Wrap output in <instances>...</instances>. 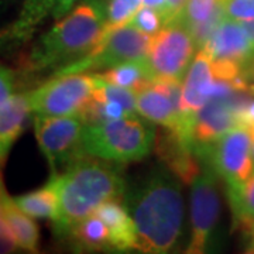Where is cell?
I'll use <instances>...</instances> for the list:
<instances>
[{"label": "cell", "mask_w": 254, "mask_h": 254, "mask_svg": "<svg viewBox=\"0 0 254 254\" xmlns=\"http://www.w3.org/2000/svg\"><path fill=\"white\" fill-rule=\"evenodd\" d=\"M0 210L6 219V222L9 223L10 229L17 240L18 247L27 250L30 253L38 252V240H40L38 227L30 219L27 213H24L18 208L14 199L9 198L6 193L1 198Z\"/></svg>", "instance_id": "ffe728a7"}, {"label": "cell", "mask_w": 254, "mask_h": 254, "mask_svg": "<svg viewBox=\"0 0 254 254\" xmlns=\"http://www.w3.org/2000/svg\"><path fill=\"white\" fill-rule=\"evenodd\" d=\"M245 73L247 75V78H249L250 75H253L254 78V57L250 60V63L245 66Z\"/></svg>", "instance_id": "d590c367"}, {"label": "cell", "mask_w": 254, "mask_h": 254, "mask_svg": "<svg viewBox=\"0 0 254 254\" xmlns=\"http://www.w3.org/2000/svg\"><path fill=\"white\" fill-rule=\"evenodd\" d=\"M165 1L167 0H144V6H150V7H154V9H158L161 11Z\"/></svg>", "instance_id": "e575fe53"}, {"label": "cell", "mask_w": 254, "mask_h": 254, "mask_svg": "<svg viewBox=\"0 0 254 254\" xmlns=\"http://www.w3.org/2000/svg\"><path fill=\"white\" fill-rule=\"evenodd\" d=\"M144 0H110L106 9V27L116 28L127 24Z\"/></svg>", "instance_id": "484cf974"}, {"label": "cell", "mask_w": 254, "mask_h": 254, "mask_svg": "<svg viewBox=\"0 0 254 254\" xmlns=\"http://www.w3.org/2000/svg\"><path fill=\"white\" fill-rule=\"evenodd\" d=\"M106 28L102 0H82L71 13L41 37L28 57L34 71L54 72L78 61L98 46Z\"/></svg>", "instance_id": "3957f363"}, {"label": "cell", "mask_w": 254, "mask_h": 254, "mask_svg": "<svg viewBox=\"0 0 254 254\" xmlns=\"http://www.w3.org/2000/svg\"><path fill=\"white\" fill-rule=\"evenodd\" d=\"M226 18L236 21L254 20V0H222Z\"/></svg>", "instance_id": "83f0119b"}, {"label": "cell", "mask_w": 254, "mask_h": 254, "mask_svg": "<svg viewBox=\"0 0 254 254\" xmlns=\"http://www.w3.org/2000/svg\"><path fill=\"white\" fill-rule=\"evenodd\" d=\"M206 161L226 182L227 188L243 185L254 173L253 141L249 128L245 126L230 128L210 148Z\"/></svg>", "instance_id": "9c48e42d"}, {"label": "cell", "mask_w": 254, "mask_h": 254, "mask_svg": "<svg viewBox=\"0 0 254 254\" xmlns=\"http://www.w3.org/2000/svg\"><path fill=\"white\" fill-rule=\"evenodd\" d=\"M229 202L233 210L235 225L242 227L254 222V173L237 188H227Z\"/></svg>", "instance_id": "603a6c76"}, {"label": "cell", "mask_w": 254, "mask_h": 254, "mask_svg": "<svg viewBox=\"0 0 254 254\" xmlns=\"http://www.w3.org/2000/svg\"><path fill=\"white\" fill-rule=\"evenodd\" d=\"M109 229L110 247L125 252L136 249V229L131 215L119 199H110L102 203L93 212Z\"/></svg>", "instance_id": "e0dca14e"}, {"label": "cell", "mask_w": 254, "mask_h": 254, "mask_svg": "<svg viewBox=\"0 0 254 254\" xmlns=\"http://www.w3.org/2000/svg\"><path fill=\"white\" fill-rule=\"evenodd\" d=\"M187 0H167L164 7L161 9V16L164 20V26L173 23L175 18L180 16L181 10L184 9Z\"/></svg>", "instance_id": "4dcf8cb0"}, {"label": "cell", "mask_w": 254, "mask_h": 254, "mask_svg": "<svg viewBox=\"0 0 254 254\" xmlns=\"http://www.w3.org/2000/svg\"><path fill=\"white\" fill-rule=\"evenodd\" d=\"M1 161H3V160H1V158H0V163H1ZM0 187H1V188H3V185H1V174H0Z\"/></svg>", "instance_id": "f35d334b"}, {"label": "cell", "mask_w": 254, "mask_h": 254, "mask_svg": "<svg viewBox=\"0 0 254 254\" xmlns=\"http://www.w3.org/2000/svg\"><path fill=\"white\" fill-rule=\"evenodd\" d=\"M31 112L28 93L13 95L0 108V158L4 160L18 136L23 133L24 125Z\"/></svg>", "instance_id": "ac0fdd59"}, {"label": "cell", "mask_w": 254, "mask_h": 254, "mask_svg": "<svg viewBox=\"0 0 254 254\" xmlns=\"http://www.w3.org/2000/svg\"><path fill=\"white\" fill-rule=\"evenodd\" d=\"M95 85L93 75H55L28 93L31 112L38 116H79L91 100Z\"/></svg>", "instance_id": "8992f818"}, {"label": "cell", "mask_w": 254, "mask_h": 254, "mask_svg": "<svg viewBox=\"0 0 254 254\" xmlns=\"http://www.w3.org/2000/svg\"><path fill=\"white\" fill-rule=\"evenodd\" d=\"M18 208L30 218L54 219L58 208V196L54 187L48 182L41 190H33L30 193L14 198Z\"/></svg>", "instance_id": "44dd1931"}, {"label": "cell", "mask_w": 254, "mask_h": 254, "mask_svg": "<svg viewBox=\"0 0 254 254\" xmlns=\"http://www.w3.org/2000/svg\"><path fill=\"white\" fill-rule=\"evenodd\" d=\"M216 173L206 168L192 181L190 190V240L187 253L203 254L208 250L220 212Z\"/></svg>", "instance_id": "30bf717a"}, {"label": "cell", "mask_w": 254, "mask_h": 254, "mask_svg": "<svg viewBox=\"0 0 254 254\" xmlns=\"http://www.w3.org/2000/svg\"><path fill=\"white\" fill-rule=\"evenodd\" d=\"M131 218L136 229V250L163 254L178 243L184 220L180 184L167 174H154L133 193Z\"/></svg>", "instance_id": "7a4b0ae2"}, {"label": "cell", "mask_w": 254, "mask_h": 254, "mask_svg": "<svg viewBox=\"0 0 254 254\" xmlns=\"http://www.w3.org/2000/svg\"><path fill=\"white\" fill-rule=\"evenodd\" d=\"M237 119H239V126H245L247 128L254 126V100L239 113Z\"/></svg>", "instance_id": "1f68e13d"}, {"label": "cell", "mask_w": 254, "mask_h": 254, "mask_svg": "<svg viewBox=\"0 0 254 254\" xmlns=\"http://www.w3.org/2000/svg\"><path fill=\"white\" fill-rule=\"evenodd\" d=\"M128 23L150 36L157 34L164 26L161 11L154 7H150V6L140 7Z\"/></svg>", "instance_id": "4316f807"}, {"label": "cell", "mask_w": 254, "mask_h": 254, "mask_svg": "<svg viewBox=\"0 0 254 254\" xmlns=\"http://www.w3.org/2000/svg\"><path fill=\"white\" fill-rule=\"evenodd\" d=\"M93 76H95V82H96L95 89L92 92L93 99L99 100V102H118L131 116H136L137 93L127 89V88H123V86L103 81L96 75H93Z\"/></svg>", "instance_id": "cb8c5ba5"}, {"label": "cell", "mask_w": 254, "mask_h": 254, "mask_svg": "<svg viewBox=\"0 0 254 254\" xmlns=\"http://www.w3.org/2000/svg\"><path fill=\"white\" fill-rule=\"evenodd\" d=\"M13 89H14L13 72L4 66H0V108L13 96Z\"/></svg>", "instance_id": "f546056e"}, {"label": "cell", "mask_w": 254, "mask_h": 254, "mask_svg": "<svg viewBox=\"0 0 254 254\" xmlns=\"http://www.w3.org/2000/svg\"><path fill=\"white\" fill-rule=\"evenodd\" d=\"M96 76H99L103 81L127 88L134 93L151 88L154 83V76L145 58L127 61L116 66H112L106 72L98 73Z\"/></svg>", "instance_id": "d6986e66"}, {"label": "cell", "mask_w": 254, "mask_h": 254, "mask_svg": "<svg viewBox=\"0 0 254 254\" xmlns=\"http://www.w3.org/2000/svg\"><path fill=\"white\" fill-rule=\"evenodd\" d=\"M213 78L212 58L206 50L200 48L182 82V113L187 120H192V116L212 99Z\"/></svg>", "instance_id": "7c38bea8"}, {"label": "cell", "mask_w": 254, "mask_h": 254, "mask_svg": "<svg viewBox=\"0 0 254 254\" xmlns=\"http://www.w3.org/2000/svg\"><path fill=\"white\" fill-rule=\"evenodd\" d=\"M249 131H250V134H252V141H253V161H254V126L249 127Z\"/></svg>", "instance_id": "8d00e7d4"}, {"label": "cell", "mask_w": 254, "mask_h": 254, "mask_svg": "<svg viewBox=\"0 0 254 254\" xmlns=\"http://www.w3.org/2000/svg\"><path fill=\"white\" fill-rule=\"evenodd\" d=\"M153 37L127 23L116 28H105V34L91 53L78 61L68 64L55 75L83 73L92 69L112 68L127 61L143 60L147 57Z\"/></svg>", "instance_id": "5b68a950"}, {"label": "cell", "mask_w": 254, "mask_h": 254, "mask_svg": "<svg viewBox=\"0 0 254 254\" xmlns=\"http://www.w3.org/2000/svg\"><path fill=\"white\" fill-rule=\"evenodd\" d=\"M233 95L223 99H210L192 116L190 147L199 160H206L219 138L230 128L239 126Z\"/></svg>", "instance_id": "8fae6325"}, {"label": "cell", "mask_w": 254, "mask_h": 254, "mask_svg": "<svg viewBox=\"0 0 254 254\" xmlns=\"http://www.w3.org/2000/svg\"><path fill=\"white\" fill-rule=\"evenodd\" d=\"M69 237L78 247L86 250H102L110 247L109 229L106 223L95 213L83 219L73 227Z\"/></svg>", "instance_id": "7402d4cb"}, {"label": "cell", "mask_w": 254, "mask_h": 254, "mask_svg": "<svg viewBox=\"0 0 254 254\" xmlns=\"http://www.w3.org/2000/svg\"><path fill=\"white\" fill-rule=\"evenodd\" d=\"M212 58L236 61L246 66L254 57V48L240 21L225 18L203 47Z\"/></svg>", "instance_id": "4fadbf2b"}, {"label": "cell", "mask_w": 254, "mask_h": 254, "mask_svg": "<svg viewBox=\"0 0 254 254\" xmlns=\"http://www.w3.org/2000/svg\"><path fill=\"white\" fill-rule=\"evenodd\" d=\"M219 3L220 0H187L180 16L174 21L182 24L192 33L212 17L215 10L218 9Z\"/></svg>", "instance_id": "d4e9b609"}, {"label": "cell", "mask_w": 254, "mask_h": 254, "mask_svg": "<svg viewBox=\"0 0 254 254\" xmlns=\"http://www.w3.org/2000/svg\"><path fill=\"white\" fill-rule=\"evenodd\" d=\"M157 153L164 163L170 168V171L180 181L190 184L202 171H200L198 155L192 151L190 145L174 131L168 130V134L160 138L157 145Z\"/></svg>", "instance_id": "2e32d148"}, {"label": "cell", "mask_w": 254, "mask_h": 254, "mask_svg": "<svg viewBox=\"0 0 254 254\" xmlns=\"http://www.w3.org/2000/svg\"><path fill=\"white\" fill-rule=\"evenodd\" d=\"M3 195H4V190L0 187V206H1V198H3Z\"/></svg>", "instance_id": "74e56055"}, {"label": "cell", "mask_w": 254, "mask_h": 254, "mask_svg": "<svg viewBox=\"0 0 254 254\" xmlns=\"http://www.w3.org/2000/svg\"><path fill=\"white\" fill-rule=\"evenodd\" d=\"M17 246V240H16L9 223L6 222V219H4L1 210H0V254L16 252Z\"/></svg>", "instance_id": "f1b7e54d"}, {"label": "cell", "mask_w": 254, "mask_h": 254, "mask_svg": "<svg viewBox=\"0 0 254 254\" xmlns=\"http://www.w3.org/2000/svg\"><path fill=\"white\" fill-rule=\"evenodd\" d=\"M82 143L86 155L105 161L133 163L151 151L154 128L137 118H122L85 125Z\"/></svg>", "instance_id": "277c9868"}, {"label": "cell", "mask_w": 254, "mask_h": 254, "mask_svg": "<svg viewBox=\"0 0 254 254\" xmlns=\"http://www.w3.org/2000/svg\"><path fill=\"white\" fill-rule=\"evenodd\" d=\"M195 41L188 28L170 23L153 36L147 53V64L155 79H181L188 71L195 53Z\"/></svg>", "instance_id": "ba28073f"}, {"label": "cell", "mask_w": 254, "mask_h": 254, "mask_svg": "<svg viewBox=\"0 0 254 254\" xmlns=\"http://www.w3.org/2000/svg\"><path fill=\"white\" fill-rule=\"evenodd\" d=\"M85 122L81 116H38L34 130L38 145L51 165L53 174L60 167H69L86 157L82 143Z\"/></svg>", "instance_id": "52a82bcc"}, {"label": "cell", "mask_w": 254, "mask_h": 254, "mask_svg": "<svg viewBox=\"0 0 254 254\" xmlns=\"http://www.w3.org/2000/svg\"><path fill=\"white\" fill-rule=\"evenodd\" d=\"M240 230L245 233V236L249 240V249H250V252L254 253V222L250 223V225H247V226L242 227Z\"/></svg>", "instance_id": "d6a6232c"}, {"label": "cell", "mask_w": 254, "mask_h": 254, "mask_svg": "<svg viewBox=\"0 0 254 254\" xmlns=\"http://www.w3.org/2000/svg\"><path fill=\"white\" fill-rule=\"evenodd\" d=\"M50 184L58 196L53 222L57 236H69L79 222L110 199H122L125 182L115 170L102 163L81 158L63 174H53Z\"/></svg>", "instance_id": "6da1fadb"}, {"label": "cell", "mask_w": 254, "mask_h": 254, "mask_svg": "<svg viewBox=\"0 0 254 254\" xmlns=\"http://www.w3.org/2000/svg\"><path fill=\"white\" fill-rule=\"evenodd\" d=\"M78 0H26L17 21L7 33L11 40L24 41L31 37L37 26L47 18L60 20Z\"/></svg>", "instance_id": "9a60e30c"}, {"label": "cell", "mask_w": 254, "mask_h": 254, "mask_svg": "<svg viewBox=\"0 0 254 254\" xmlns=\"http://www.w3.org/2000/svg\"><path fill=\"white\" fill-rule=\"evenodd\" d=\"M242 23V26L245 28L246 34L249 37V40H250V43H252V46L254 48V20H249V21H240Z\"/></svg>", "instance_id": "836d02e7"}, {"label": "cell", "mask_w": 254, "mask_h": 254, "mask_svg": "<svg viewBox=\"0 0 254 254\" xmlns=\"http://www.w3.org/2000/svg\"><path fill=\"white\" fill-rule=\"evenodd\" d=\"M136 109L138 115L148 119L150 122L161 125L174 131L188 144V127L174 109L171 100L164 92L151 86L137 93ZM190 145V144H188Z\"/></svg>", "instance_id": "5bb4252c"}]
</instances>
